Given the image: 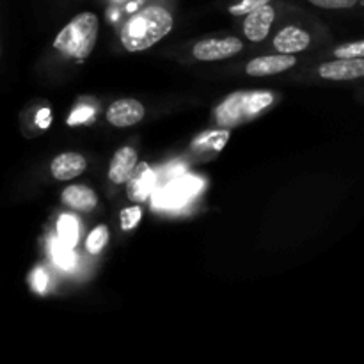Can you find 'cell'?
Here are the masks:
<instances>
[{
  "instance_id": "cell-1",
  "label": "cell",
  "mask_w": 364,
  "mask_h": 364,
  "mask_svg": "<svg viewBox=\"0 0 364 364\" xmlns=\"http://www.w3.org/2000/svg\"><path fill=\"white\" fill-rule=\"evenodd\" d=\"M173 16L159 6L144 7L121 28V43L128 52H142L173 31Z\"/></svg>"
},
{
  "instance_id": "cell-2",
  "label": "cell",
  "mask_w": 364,
  "mask_h": 364,
  "mask_svg": "<svg viewBox=\"0 0 364 364\" xmlns=\"http://www.w3.org/2000/svg\"><path fill=\"white\" fill-rule=\"evenodd\" d=\"M98 16L95 13H80L59 32L53 46L75 60H84L92 52L98 38Z\"/></svg>"
},
{
  "instance_id": "cell-3",
  "label": "cell",
  "mask_w": 364,
  "mask_h": 364,
  "mask_svg": "<svg viewBox=\"0 0 364 364\" xmlns=\"http://www.w3.org/2000/svg\"><path fill=\"white\" fill-rule=\"evenodd\" d=\"M274 96L269 91H244L228 96L215 110L220 128H233L272 105Z\"/></svg>"
},
{
  "instance_id": "cell-4",
  "label": "cell",
  "mask_w": 364,
  "mask_h": 364,
  "mask_svg": "<svg viewBox=\"0 0 364 364\" xmlns=\"http://www.w3.org/2000/svg\"><path fill=\"white\" fill-rule=\"evenodd\" d=\"M242 41L238 38H223V39H205L194 46L192 53L198 60H223L228 57L237 55L242 50Z\"/></svg>"
},
{
  "instance_id": "cell-5",
  "label": "cell",
  "mask_w": 364,
  "mask_h": 364,
  "mask_svg": "<svg viewBox=\"0 0 364 364\" xmlns=\"http://www.w3.org/2000/svg\"><path fill=\"white\" fill-rule=\"evenodd\" d=\"M156 183L155 173L151 171V167L148 166L146 162L137 164L132 171L130 178L127 180V194L128 199L134 203H141L146 201L151 194L153 187Z\"/></svg>"
},
{
  "instance_id": "cell-6",
  "label": "cell",
  "mask_w": 364,
  "mask_h": 364,
  "mask_svg": "<svg viewBox=\"0 0 364 364\" xmlns=\"http://www.w3.org/2000/svg\"><path fill=\"white\" fill-rule=\"evenodd\" d=\"M144 117V105L134 98H123L114 102L107 110V119L117 128L132 127L142 121Z\"/></svg>"
},
{
  "instance_id": "cell-7",
  "label": "cell",
  "mask_w": 364,
  "mask_h": 364,
  "mask_svg": "<svg viewBox=\"0 0 364 364\" xmlns=\"http://www.w3.org/2000/svg\"><path fill=\"white\" fill-rule=\"evenodd\" d=\"M295 57L290 53H277V55L256 57L245 66V71L251 77H269V75H277L281 71H287L295 66Z\"/></svg>"
},
{
  "instance_id": "cell-8",
  "label": "cell",
  "mask_w": 364,
  "mask_h": 364,
  "mask_svg": "<svg viewBox=\"0 0 364 364\" xmlns=\"http://www.w3.org/2000/svg\"><path fill=\"white\" fill-rule=\"evenodd\" d=\"M201 188V181L198 178H181L171 183L169 187L164 188L159 196H156V205L162 206H178L191 199L192 196Z\"/></svg>"
},
{
  "instance_id": "cell-9",
  "label": "cell",
  "mask_w": 364,
  "mask_h": 364,
  "mask_svg": "<svg viewBox=\"0 0 364 364\" xmlns=\"http://www.w3.org/2000/svg\"><path fill=\"white\" fill-rule=\"evenodd\" d=\"M274 18H276V13L269 4L247 13V18L244 21V32L249 41H263L269 36Z\"/></svg>"
},
{
  "instance_id": "cell-10",
  "label": "cell",
  "mask_w": 364,
  "mask_h": 364,
  "mask_svg": "<svg viewBox=\"0 0 364 364\" xmlns=\"http://www.w3.org/2000/svg\"><path fill=\"white\" fill-rule=\"evenodd\" d=\"M320 77L331 78V80H354L364 75L363 57L355 59H338L334 63H326L318 70Z\"/></svg>"
},
{
  "instance_id": "cell-11",
  "label": "cell",
  "mask_w": 364,
  "mask_h": 364,
  "mask_svg": "<svg viewBox=\"0 0 364 364\" xmlns=\"http://www.w3.org/2000/svg\"><path fill=\"white\" fill-rule=\"evenodd\" d=\"M87 167V162H85L84 156L80 153H63V155L55 156L52 160V166H50V171H52V176L59 181L73 180V178L80 176L82 173Z\"/></svg>"
},
{
  "instance_id": "cell-12",
  "label": "cell",
  "mask_w": 364,
  "mask_h": 364,
  "mask_svg": "<svg viewBox=\"0 0 364 364\" xmlns=\"http://www.w3.org/2000/svg\"><path fill=\"white\" fill-rule=\"evenodd\" d=\"M309 41H311V39H309L308 32L290 25V27H284L283 31L277 32V36L274 38V46H276V50L279 53H290V55H295V53L308 48Z\"/></svg>"
},
{
  "instance_id": "cell-13",
  "label": "cell",
  "mask_w": 364,
  "mask_h": 364,
  "mask_svg": "<svg viewBox=\"0 0 364 364\" xmlns=\"http://www.w3.org/2000/svg\"><path fill=\"white\" fill-rule=\"evenodd\" d=\"M137 166V153L132 148H121L117 149L116 155L110 160L109 167V180L112 183L121 185L127 183V180L130 178L132 171Z\"/></svg>"
},
{
  "instance_id": "cell-14",
  "label": "cell",
  "mask_w": 364,
  "mask_h": 364,
  "mask_svg": "<svg viewBox=\"0 0 364 364\" xmlns=\"http://www.w3.org/2000/svg\"><path fill=\"white\" fill-rule=\"evenodd\" d=\"M63 203L70 208L78 210V212H87V210H92L98 203L96 199L95 191H91L89 187H84V185H71V187L64 188L63 191Z\"/></svg>"
},
{
  "instance_id": "cell-15",
  "label": "cell",
  "mask_w": 364,
  "mask_h": 364,
  "mask_svg": "<svg viewBox=\"0 0 364 364\" xmlns=\"http://www.w3.org/2000/svg\"><path fill=\"white\" fill-rule=\"evenodd\" d=\"M228 139H230V130H228V128L206 132V134H201L196 139L192 148L198 149V151H205V149H210V151H220V149L226 146Z\"/></svg>"
},
{
  "instance_id": "cell-16",
  "label": "cell",
  "mask_w": 364,
  "mask_h": 364,
  "mask_svg": "<svg viewBox=\"0 0 364 364\" xmlns=\"http://www.w3.org/2000/svg\"><path fill=\"white\" fill-rule=\"evenodd\" d=\"M57 235H59L57 238L64 245L75 247V244L78 242V220L73 215H70V213L60 215L59 223H57Z\"/></svg>"
},
{
  "instance_id": "cell-17",
  "label": "cell",
  "mask_w": 364,
  "mask_h": 364,
  "mask_svg": "<svg viewBox=\"0 0 364 364\" xmlns=\"http://www.w3.org/2000/svg\"><path fill=\"white\" fill-rule=\"evenodd\" d=\"M50 255H52L53 262L64 270H71L77 263V256H75L73 247L64 245L59 238H52L50 240Z\"/></svg>"
},
{
  "instance_id": "cell-18",
  "label": "cell",
  "mask_w": 364,
  "mask_h": 364,
  "mask_svg": "<svg viewBox=\"0 0 364 364\" xmlns=\"http://www.w3.org/2000/svg\"><path fill=\"white\" fill-rule=\"evenodd\" d=\"M107 242H109V230H107V226H96L89 233L85 247H87V251L91 255H100L103 251V247L107 245Z\"/></svg>"
},
{
  "instance_id": "cell-19",
  "label": "cell",
  "mask_w": 364,
  "mask_h": 364,
  "mask_svg": "<svg viewBox=\"0 0 364 364\" xmlns=\"http://www.w3.org/2000/svg\"><path fill=\"white\" fill-rule=\"evenodd\" d=\"M141 217H142V210L139 208L137 205L128 206V208H124L119 215L121 228H123L124 231L134 230V228H137V224L141 223Z\"/></svg>"
},
{
  "instance_id": "cell-20",
  "label": "cell",
  "mask_w": 364,
  "mask_h": 364,
  "mask_svg": "<svg viewBox=\"0 0 364 364\" xmlns=\"http://www.w3.org/2000/svg\"><path fill=\"white\" fill-rule=\"evenodd\" d=\"M338 59H355V57H363L364 55V43L363 41H355V43H348V45L338 46L334 50Z\"/></svg>"
},
{
  "instance_id": "cell-21",
  "label": "cell",
  "mask_w": 364,
  "mask_h": 364,
  "mask_svg": "<svg viewBox=\"0 0 364 364\" xmlns=\"http://www.w3.org/2000/svg\"><path fill=\"white\" fill-rule=\"evenodd\" d=\"M92 117H95V109L89 105H82V107H77V109L71 112L70 119H68V124L75 127V124L87 123V121H91Z\"/></svg>"
},
{
  "instance_id": "cell-22",
  "label": "cell",
  "mask_w": 364,
  "mask_h": 364,
  "mask_svg": "<svg viewBox=\"0 0 364 364\" xmlns=\"http://www.w3.org/2000/svg\"><path fill=\"white\" fill-rule=\"evenodd\" d=\"M270 0H242L240 4H237V6H233L230 9L231 14H235V16H240V14H247L251 13V11L258 9V7L265 6V4H269Z\"/></svg>"
},
{
  "instance_id": "cell-23",
  "label": "cell",
  "mask_w": 364,
  "mask_h": 364,
  "mask_svg": "<svg viewBox=\"0 0 364 364\" xmlns=\"http://www.w3.org/2000/svg\"><path fill=\"white\" fill-rule=\"evenodd\" d=\"M309 2L323 9H350L359 0H309Z\"/></svg>"
},
{
  "instance_id": "cell-24",
  "label": "cell",
  "mask_w": 364,
  "mask_h": 364,
  "mask_svg": "<svg viewBox=\"0 0 364 364\" xmlns=\"http://www.w3.org/2000/svg\"><path fill=\"white\" fill-rule=\"evenodd\" d=\"M31 283L38 294H45L46 287H48V276L43 269H36L31 276Z\"/></svg>"
},
{
  "instance_id": "cell-25",
  "label": "cell",
  "mask_w": 364,
  "mask_h": 364,
  "mask_svg": "<svg viewBox=\"0 0 364 364\" xmlns=\"http://www.w3.org/2000/svg\"><path fill=\"white\" fill-rule=\"evenodd\" d=\"M36 124L41 130H46L52 124V110L48 107H43V109L38 110V114H36Z\"/></svg>"
}]
</instances>
